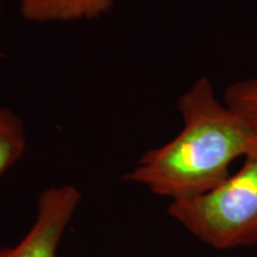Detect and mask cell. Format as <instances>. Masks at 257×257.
I'll list each match as a JSON object with an SVG mask.
<instances>
[{"instance_id":"1","label":"cell","mask_w":257,"mask_h":257,"mask_svg":"<svg viewBox=\"0 0 257 257\" xmlns=\"http://www.w3.org/2000/svg\"><path fill=\"white\" fill-rule=\"evenodd\" d=\"M181 131L148 150L124 180L143 185L173 201L206 194L223 184L230 167L257 148V131L217 98L211 80L201 76L176 102Z\"/></svg>"},{"instance_id":"6","label":"cell","mask_w":257,"mask_h":257,"mask_svg":"<svg viewBox=\"0 0 257 257\" xmlns=\"http://www.w3.org/2000/svg\"><path fill=\"white\" fill-rule=\"evenodd\" d=\"M223 101L257 131V78L232 83L225 91Z\"/></svg>"},{"instance_id":"3","label":"cell","mask_w":257,"mask_h":257,"mask_svg":"<svg viewBox=\"0 0 257 257\" xmlns=\"http://www.w3.org/2000/svg\"><path fill=\"white\" fill-rule=\"evenodd\" d=\"M81 200V192L73 185L44 189L38 197L31 227L17 244L0 248V257H56Z\"/></svg>"},{"instance_id":"2","label":"cell","mask_w":257,"mask_h":257,"mask_svg":"<svg viewBox=\"0 0 257 257\" xmlns=\"http://www.w3.org/2000/svg\"><path fill=\"white\" fill-rule=\"evenodd\" d=\"M169 216L217 250L257 245V148L223 184L200 197L170 202Z\"/></svg>"},{"instance_id":"5","label":"cell","mask_w":257,"mask_h":257,"mask_svg":"<svg viewBox=\"0 0 257 257\" xmlns=\"http://www.w3.org/2000/svg\"><path fill=\"white\" fill-rule=\"evenodd\" d=\"M27 147L24 120L10 108L0 107V178L21 160Z\"/></svg>"},{"instance_id":"4","label":"cell","mask_w":257,"mask_h":257,"mask_svg":"<svg viewBox=\"0 0 257 257\" xmlns=\"http://www.w3.org/2000/svg\"><path fill=\"white\" fill-rule=\"evenodd\" d=\"M115 0H19V14L31 23L94 21L110 14Z\"/></svg>"},{"instance_id":"7","label":"cell","mask_w":257,"mask_h":257,"mask_svg":"<svg viewBox=\"0 0 257 257\" xmlns=\"http://www.w3.org/2000/svg\"><path fill=\"white\" fill-rule=\"evenodd\" d=\"M3 11V0H0V14H2Z\"/></svg>"}]
</instances>
